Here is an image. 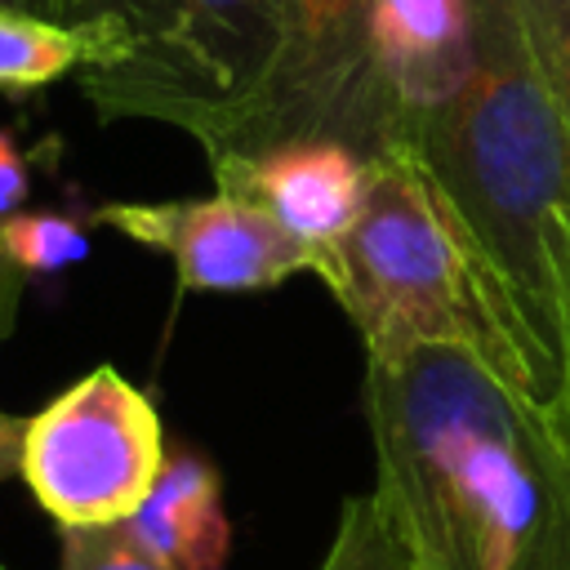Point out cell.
Here are the masks:
<instances>
[{
  "label": "cell",
  "instance_id": "6da1fadb",
  "mask_svg": "<svg viewBox=\"0 0 570 570\" xmlns=\"http://www.w3.org/2000/svg\"><path fill=\"white\" fill-rule=\"evenodd\" d=\"M365 419L414 570H570V450L468 347L365 361Z\"/></svg>",
  "mask_w": 570,
  "mask_h": 570
},
{
  "label": "cell",
  "instance_id": "7a4b0ae2",
  "mask_svg": "<svg viewBox=\"0 0 570 570\" xmlns=\"http://www.w3.org/2000/svg\"><path fill=\"white\" fill-rule=\"evenodd\" d=\"M383 147H401L428 174L490 267L548 414L566 370L557 254L570 223V129L530 62L508 0L481 4L476 67L463 89L392 116Z\"/></svg>",
  "mask_w": 570,
  "mask_h": 570
},
{
  "label": "cell",
  "instance_id": "3957f363",
  "mask_svg": "<svg viewBox=\"0 0 570 570\" xmlns=\"http://www.w3.org/2000/svg\"><path fill=\"white\" fill-rule=\"evenodd\" d=\"M316 276L356 325L365 361H401L428 343L468 347L539 405L530 356L490 267L401 147L370 156L361 209L321 249Z\"/></svg>",
  "mask_w": 570,
  "mask_h": 570
},
{
  "label": "cell",
  "instance_id": "277c9868",
  "mask_svg": "<svg viewBox=\"0 0 570 570\" xmlns=\"http://www.w3.org/2000/svg\"><path fill=\"white\" fill-rule=\"evenodd\" d=\"M80 31V94L102 120H156L218 151L258 98L285 31L281 0H49Z\"/></svg>",
  "mask_w": 570,
  "mask_h": 570
},
{
  "label": "cell",
  "instance_id": "5b68a950",
  "mask_svg": "<svg viewBox=\"0 0 570 570\" xmlns=\"http://www.w3.org/2000/svg\"><path fill=\"white\" fill-rule=\"evenodd\" d=\"M151 396L98 365L22 423V481L62 525H120L165 468Z\"/></svg>",
  "mask_w": 570,
  "mask_h": 570
},
{
  "label": "cell",
  "instance_id": "8992f818",
  "mask_svg": "<svg viewBox=\"0 0 570 570\" xmlns=\"http://www.w3.org/2000/svg\"><path fill=\"white\" fill-rule=\"evenodd\" d=\"M370 4L281 0L285 31L276 62L218 151H258L294 138H338L365 156L383 151L387 102L370 67Z\"/></svg>",
  "mask_w": 570,
  "mask_h": 570
},
{
  "label": "cell",
  "instance_id": "52a82bcc",
  "mask_svg": "<svg viewBox=\"0 0 570 570\" xmlns=\"http://www.w3.org/2000/svg\"><path fill=\"white\" fill-rule=\"evenodd\" d=\"M89 218L165 254L178 285L200 294L272 289L294 272H316L321 258L258 205L227 191L191 200H116L98 205Z\"/></svg>",
  "mask_w": 570,
  "mask_h": 570
},
{
  "label": "cell",
  "instance_id": "ba28073f",
  "mask_svg": "<svg viewBox=\"0 0 570 570\" xmlns=\"http://www.w3.org/2000/svg\"><path fill=\"white\" fill-rule=\"evenodd\" d=\"M214 187L258 205L316 254L347 232L361 209L370 156L338 138H294L258 151L209 156Z\"/></svg>",
  "mask_w": 570,
  "mask_h": 570
},
{
  "label": "cell",
  "instance_id": "9c48e42d",
  "mask_svg": "<svg viewBox=\"0 0 570 570\" xmlns=\"http://www.w3.org/2000/svg\"><path fill=\"white\" fill-rule=\"evenodd\" d=\"M485 0H374L370 4V67L387 102V125L401 111H423L476 67ZM387 142V138H383Z\"/></svg>",
  "mask_w": 570,
  "mask_h": 570
},
{
  "label": "cell",
  "instance_id": "30bf717a",
  "mask_svg": "<svg viewBox=\"0 0 570 570\" xmlns=\"http://www.w3.org/2000/svg\"><path fill=\"white\" fill-rule=\"evenodd\" d=\"M120 525L174 570H223L232 548L218 472L196 454H169L151 494Z\"/></svg>",
  "mask_w": 570,
  "mask_h": 570
},
{
  "label": "cell",
  "instance_id": "8fae6325",
  "mask_svg": "<svg viewBox=\"0 0 570 570\" xmlns=\"http://www.w3.org/2000/svg\"><path fill=\"white\" fill-rule=\"evenodd\" d=\"M80 62H85L80 31L62 27L45 13L0 4V94L45 89V85L80 71Z\"/></svg>",
  "mask_w": 570,
  "mask_h": 570
},
{
  "label": "cell",
  "instance_id": "7c38bea8",
  "mask_svg": "<svg viewBox=\"0 0 570 570\" xmlns=\"http://www.w3.org/2000/svg\"><path fill=\"white\" fill-rule=\"evenodd\" d=\"M321 570H414V557L374 490L352 494L343 503L338 530L321 557Z\"/></svg>",
  "mask_w": 570,
  "mask_h": 570
},
{
  "label": "cell",
  "instance_id": "4fadbf2b",
  "mask_svg": "<svg viewBox=\"0 0 570 570\" xmlns=\"http://www.w3.org/2000/svg\"><path fill=\"white\" fill-rule=\"evenodd\" d=\"M0 249L27 276H53L89 258V232L53 209H31V214L18 209L0 218Z\"/></svg>",
  "mask_w": 570,
  "mask_h": 570
},
{
  "label": "cell",
  "instance_id": "5bb4252c",
  "mask_svg": "<svg viewBox=\"0 0 570 570\" xmlns=\"http://www.w3.org/2000/svg\"><path fill=\"white\" fill-rule=\"evenodd\" d=\"M530 62L570 129V0H508Z\"/></svg>",
  "mask_w": 570,
  "mask_h": 570
},
{
  "label": "cell",
  "instance_id": "9a60e30c",
  "mask_svg": "<svg viewBox=\"0 0 570 570\" xmlns=\"http://www.w3.org/2000/svg\"><path fill=\"white\" fill-rule=\"evenodd\" d=\"M62 570H174L151 557L125 525H62Z\"/></svg>",
  "mask_w": 570,
  "mask_h": 570
},
{
  "label": "cell",
  "instance_id": "2e32d148",
  "mask_svg": "<svg viewBox=\"0 0 570 570\" xmlns=\"http://www.w3.org/2000/svg\"><path fill=\"white\" fill-rule=\"evenodd\" d=\"M557 289H561V347H566V370H561V396L548 410V423L570 450V223L561 232V254H557Z\"/></svg>",
  "mask_w": 570,
  "mask_h": 570
},
{
  "label": "cell",
  "instance_id": "e0dca14e",
  "mask_svg": "<svg viewBox=\"0 0 570 570\" xmlns=\"http://www.w3.org/2000/svg\"><path fill=\"white\" fill-rule=\"evenodd\" d=\"M27 191H31L27 160H22L18 142H13V134L0 129V218H4V214H18L22 200H27Z\"/></svg>",
  "mask_w": 570,
  "mask_h": 570
},
{
  "label": "cell",
  "instance_id": "ac0fdd59",
  "mask_svg": "<svg viewBox=\"0 0 570 570\" xmlns=\"http://www.w3.org/2000/svg\"><path fill=\"white\" fill-rule=\"evenodd\" d=\"M22 285H27V272L13 267L0 249V338H9L13 321H18V303H22Z\"/></svg>",
  "mask_w": 570,
  "mask_h": 570
},
{
  "label": "cell",
  "instance_id": "d6986e66",
  "mask_svg": "<svg viewBox=\"0 0 570 570\" xmlns=\"http://www.w3.org/2000/svg\"><path fill=\"white\" fill-rule=\"evenodd\" d=\"M22 423L27 419H13L0 410V481H9L22 468Z\"/></svg>",
  "mask_w": 570,
  "mask_h": 570
},
{
  "label": "cell",
  "instance_id": "ffe728a7",
  "mask_svg": "<svg viewBox=\"0 0 570 570\" xmlns=\"http://www.w3.org/2000/svg\"><path fill=\"white\" fill-rule=\"evenodd\" d=\"M0 4H9V9H27V13H45V18H49V0H0Z\"/></svg>",
  "mask_w": 570,
  "mask_h": 570
},
{
  "label": "cell",
  "instance_id": "44dd1931",
  "mask_svg": "<svg viewBox=\"0 0 570 570\" xmlns=\"http://www.w3.org/2000/svg\"><path fill=\"white\" fill-rule=\"evenodd\" d=\"M0 570H9V566H4V561H0Z\"/></svg>",
  "mask_w": 570,
  "mask_h": 570
}]
</instances>
